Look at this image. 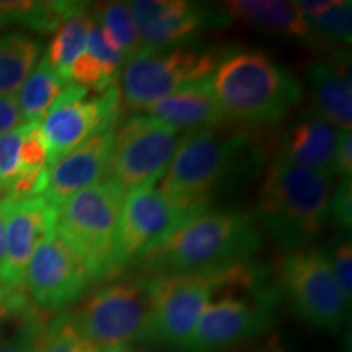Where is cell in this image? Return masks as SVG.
<instances>
[{
    "mask_svg": "<svg viewBox=\"0 0 352 352\" xmlns=\"http://www.w3.org/2000/svg\"><path fill=\"white\" fill-rule=\"evenodd\" d=\"M261 245L263 233L253 215L206 209L186 215L135 264L145 277L199 274L246 263Z\"/></svg>",
    "mask_w": 352,
    "mask_h": 352,
    "instance_id": "1",
    "label": "cell"
},
{
    "mask_svg": "<svg viewBox=\"0 0 352 352\" xmlns=\"http://www.w3.org/2000/svg\"><path fill=\"white\" fill-rule=\"evenodd\" d=\"M259 164L261 151L243 134L189 131L179 139L158 191L186 217L209 209L219 192L256 175Z\"/></svg>",
    "mask_w": 352,
    "mask_h": 352,
    "instance_id": "2",
    "label": "cell"
},
{
    "mask_svg": "<svg viewBox=\"0 0 352 352\" xmlns=\"http://www.w3.org/2000/svg\"><path fill=\"white\" fill-rule=\"evenodd\" d=\"M210 87L226 121L240 126H279L303 98L300 82L284 65L252 50L219 59Z\"/></svg>",
    "mask_w": 352,
    "mask_h": 352,
    "instance_id": "3",
    "label": "cell"
},
{
    "mask_svg": "<svg viewBox=\"0 0 352 352\" xmlns=\"http://www.w3.org/2000/svg\"><path fill=\"white\" fill-rule=\"evenodd\" d=\"M334 176L274 157L259 189L256 222L284 252H298L329 220Z\"/></svg>",
    "mask_w": 352,
    "mask_h": 352,
    "instance_id": "4",
    "label": "cell"
},
{
    "mask_svg": "<svg viewBox=\"0 0 352 352\" xmlns=\"http://www.w3.org/2000/svg\"><path fill=\"white\" fill-rule=\"evenodd\" d=\"M228 294L206 307L191 336L183 344L188 352H223L252 341L272 321V292L263 267L248 264Z\"/></svg>",
    "mask_w": 352,
    "mask_h": 352,
    "instance_id": "5",
    "label": "cell"
},
{
    "mask_svg": "<svg viewBox=\"0 0 352 352\" xmlns=\"http://www.w3.org/2000/svg\"><path fill=\"white\" fill-rule=\"evenodd\" d=\"M126 192L111 179L72 196L57 209L56 232L85 261L91 283L116 277L114 232Z\"/></svg>",
    "mask_w": 352,
    "mask_h": 352,
    "instance_id": "6",
    "label": "cell"
},
{
    "mask_svg": "<svg viewBox=\"0 0 352 352\" xmlns=\"http://www.w3.org/2000/svg\"><path fill=\"white\" fill-rule=\"evenodd\" d=\"M152 311L151 277L116 280L88 297L76 314L74 327L103 352L144 341Z\"/></svg>",
    "mask_w": 352,
    "mask_h": 352,
    "instance_id": "7",
    "label": "cell"
},
{
    "mask_svg": "<svg viewBox=\"0 0 352 352\" xmlns=\"http://www.w3.org/2000/svg\"><path fill=\"white\" fill-rule=\"evenodd\" d=\"M248 264L199 274L151 277L152 311L144 341L183 347L215 294L235 283Z\"/></svg>",
    "mask_w": 352,
    "mask_h": 352,
    "instance_id": "8",
    "label": "cell"
},
{
    "mask_svg": "<svg viewBox=\"0 0 352 352\" xmlns=\"http://www.w3.org/2000/svg\"><path fill=\"white\" fill-rule=\"evenodd\" d=\"M217 63L215 52L189 44L142 50L122 69L121 103L132 111H144L184 87L208 80Z\"/></svg>",
    "mask_w": 352,
    "mask_h": 352,
    "instance_id": "9",
    "label": "cell"
},
{
    "mask_svg": "<svg viewBox=\"0 0 352 352\" xmlns=\"http://www.w3.org/2000/svg\"><path fill=\"white\" fill-rule=\"evenodd\" d=\"M179 131L145 113L114 127L108 178L124 192L155 186L179 144Z\"/></svg>",
    "mask_w": 352,
    "mask_h": 352,
    "instance_id": "10",
    "label": "cell"
},
{
    "mask_svg": "<svg viewBox=\"0 0 352 352\" xmlns=\"http://www.w3.org/2000/svg\"><path fill=\"white\" fill-rule=\"evenodd\" d=\"M279 280L294 310L308 324L336 333L344 327L349 298L329 263L327 250H298L285 254Z\"/></svg>",
    "mask_w": 352,
    "mask_h": 352,
    "instance_id": "11",
    "label": "cell"
},
{
    "mask_svg": "<svg viewBox=\"0 0 352 352\" xmlns=\"http://www.w3.org/2000/svg\"><path fill=\"white\" fill-rule=\"evenodd\" d=\"M120 113L121 96L118 85L90 96L85 87L67 83L38 121L47 148V166L54 165L91 135L116 127Z\"/></svg>",
    "mask_w": 352,
    "mask_h": 352,
    "instance_id": "12",
    "label": "cell"
},
{
    "mask_svg": "<svg viewBox=\"0 0 352 352\" xmlns=\"http://www.w3.org/2000/svg\"><path fill=\"white\" fill-rule=\"evenodd\" d=\"M183 219L184 215L155 186L127 192L114 232L113 263L116 276L157 248Z\"/></svg>",
    "mask_w": 352,
    "mask_h": 352,
    "instance_id": "13",
    "label": "cell"
},
{
    "mask_svg": "<svg viewBox=\"0 0 352 352\" xmlns=\"http://www.w3.org/2000/svg\"><path fill=\"white\" fill-rule=\"evenodd\" d=\"M91 283L83 259L54 232L38 246L25 274L30 297L44 310H60L80 300Z\"/></svg>",
    "mask_w": 352,
    "mask_h": 352,
    "instance_id": "14",
    "label": "cell"
},
{
    "mask_svg": "<svg viewBox=\"0 0 352 352\" xmlns=\"http://www.w3.org/2000/svg\"><path fill=\"white\" fill-rule=\"evenodd\" d=\"M129 8L142 50L184 46L204 30L228 20L222 8L215 10L186 0H134Z\"/></svg>",
    "mask_w": 352,
    "mask_h": 352,
    "instance_id": "15",
    "label": "cell"
},
{
    "mask_svg": "<svg viewBox=\"0 0 352 352\" xmlns=\"http://www.w3.org/2000/svg\"><path fill=\"white\" fill-rule=\"evenodd\" d=\"M8 202L6 256L0 266V285L10 292L25 287L26 267L36 248L54 232L57 209L43 196Z\"/></svg>",
    "mask_w": 352,
    "mask_h": 352,
    "instance_id": "16",
    "label": "cell"
},
{
    "mask_svg": "<svg viewBox=\"0 0 352 352\" xmlns=\"http://www.w3.org/2000/svg\"><path fill=\"white\" fill-rule=\"evenodd\" d=\"M113 138L114 127L98 132L47 166L41 195L44 199L59 209L72 196L104 182L109 171Z\"/></svg>",
    "mask_w": 352,
    "mask_h": 352,
    "instance_id": "17",
    "label": "cell"
},
{
    "mask_svg": "<svg viewBox=\"0 0 352 352\" xmlns=\"http://www.w3.org/2000/svg\"><path fill=\"white\" fill-rule=\"evenodd\" d=\"M227 19H233L261 32L279 34L303 43L318 51H331L329 41L318 36L294 2L279 0H230L222 7Z\"/></svg>",
    "mask_w": 352,
    "mask_h": 352,
    "instance_id": "18",
    "label": "cell"
},
{
    "mask_svg": "<svg viewBox=\"0 0 352 352\" xmlns=\"http://www.w3.org/2000/svg\"><path fill=\"white\" fill-rule=\"evenodd\" d=\"M338 135L340 129L314 109L303 111L284 131L276 155L303 168L331 173Z\"/></svg>",
    "mask_w": 352,
    "mask_h": 352,
    "instance_id": "19",
    "label": "cell"
},
{
    "mask_svg": "<svg viewBox=\"0 0 352 352\" xmlns=\"http://www.w3.org/2000/svg\"><path fill=\"white\" fill-rule=\"evenodd\" d=\"M144 111L168 122L178 131L215 129L227 122L214 96L210 78L184 87L152 103Z\"/></svg>",
    "mask_w": 352,
    "mask_h": 352,
    "instance_id": "20",
    "label": "cell"
},
{
    "mask_svg": "<svg viewBox=\"0 0 352 352\" xmlns=\"http://www.w3.org/2000/svg\"><path fill=\"white\" fill-rule=\"evenodd\" d=\"M320 60L307 70V83L314 98L315 113L340 131L352 127L351 72L344 60Z\"/></svg>",
    "mask_w": 352,
    "mask_h": 352,
    "instance_id": "21",
    "label": "cell"
},
{
    "mask_svg": "<svg viewBox=\"0 0 352 352\" xmlns=\"http://www.w3.org/2000/svg\"><path fill=\"white\" fill-rule=\"evenodd\" d=\"M121 65H124L121 54L108 43L94 16L85 50L70 67L69 80L85 87L87 90L91 88L95 91H104L111 85H116Z\"/></svg>",
    "mask_w": 352,
    "mask_h": 352,
    "instance_id": "22",
    "label": "cell"
},
{
    "mask_svg": "<svg viewBox=\"0 0 352 352\" xmlns=\"http://www.w3.org/2000/svg\"><path fill=\"white\" fill-rule=\"evenodd\" d=\"M94 23V8L85 3L78 7L65 19L54 32L44 57L60 77L69 80V70L77 57L85 50L88 32Z\"/></svg>",
    "mask_w": 352,
    "mask_h": 352,
    "instance_id": "23",
    "label": "cell"
},
{
    "mask_svg": "<svg viewBox=\"0 0 352 352\" xmlns=\"http://www.w3.org/2000/svg\"><path fill=\"white\" fill-rule=\"evenodd\" d=\"M41 44L30 34L0 32V96L15 95L38 64Z\"/></svg>",
    "mask_w": 352,
    "mask_h": 352,
    "instance_id": "24",
    "label": "cell"
},
{
    "mask_svg": "<svg viewBox=\"0 0 352 352\" xmlns=\"http://www.w3.org/2000/svg\"><path fill=\"white\" fill-rule=\"evenodd\" d=\"M67 83L70 82L60 77L43 56L16 95L23 122H36L41 120L57 96L63 94Z\"/></svg>",
    "mask_w": 352,
    "mask_h": 352,
    "instance_id": "25",
    "label": "cell"
},
{
    "mask_svg": "<svg viewBox=\"0 0 352 352\" xmlns=\"http://www.w3.org/2000/svg\"><path fill=\"white\" fill-rule=\"evenodd\" d=\"M78 7L77 2H0V32L21 25L39 33H52Z\"/></svg>",
    "mask_w": 352,
    "mask_h": 352,
    "instance_id": "26",
    "label": "cell"
},
{
    "mask_svg": "<svg viewBox=\"0 0 352 352\" xmlns=\"http://www.w3.org/2000/svg\"><path fill=\"white\" fill-rule=\"evenodd\" d=\"M311 30L323 39L351 44L352 3L349 0H300L294 2Z\"/></svg>",
    "mask_w": 352,
    "mask_h": 352,
    "instance_id": "27",
    "label": "cell"
},
{
    "mask_svg": "<svg viewBox=\"0 0 352 352\" xmlns=\"http://www.w3.org/2000/svg\"><path fill=\"white\" fill-rule=\"evenodd\" d=\"M94 16L104 38L120 52L124 64L139 54L142 46H140L139 28L131 13L129 3H101L94 8Z\"/></svg>",
    "mask_w": 352,
    "mask_h": 352,
    "instance_id": "28",
    "label": "cell"
},
{
    "mask_svg": "<svg viewBox=\"0 0 352 352\" xmlns=\"http://www.w3.org/2000/svg\"><path fill=\"white\" fill-rule=\"evenodd\" d=\"M33 352H103L85 340L74 327L69 314L52 320L47 327H43Z\"/></svg>",
    "mask_w": 352,
    "mask_h": 352,
    "instance_id": "29",
    "label": "cell"
},
{
    "mask_svg": "<svg viewBox=\"0 0 352 352\" xmlns=\"http://www.w3.org/2000/svg\"><path fill=\"white\" fill-rule=\"evenodd\" d=\"M25 135V122L0 138V192L6 195L21 173L20 147Z\"/></svg>",
    "mask_w": 352,
    "mask_h": 352,
    "instance_id": "30",
    "label": "cell"
},
{
    "mask_svg": "<svg viewBox=\"0 0 352 352\" xmlns=\"http://www.w3.org/2000/svg\"><path fill=\"white\" fill-rule=\"evenodd\" d=\"M329 263H331L334 274L340 280L342 290L351 300L352 292V245L349 235H340L333 241L331 250L327 252Z\"/></svg>",
    "mask_w": 352,
    "mask_h": 352,
    "instance_id": "31",
    "label": "cell"
},
{
    "mask_svg": "<svg viewBox=\"0 0 352 352\" xmlns=\"http://www.w3.org/2000/svg\"><path fill=\"white\" fill-rule=\"evenodd\" d=\"M329 220L349 232L352 226V184L349 179H341L334 188L331 204H329Z\"/></svg>",
    "mask_w": 352,
    "mask_h": 352,
    "instance_id": "32",
    "label": "cell"
},
{
    "mask_svg": "<svg viewBox=\"0 0 352 352\" xmlns=\"http://www.w3.org/2000/svg\"><path fill=\"white\" fill-rule=\"evenodd\" d=\"M41 328L38 320L26 316L23 324L15 333L0 341V352H33L34 341Z\"/></svg>",
    "mask_w": 352,
    "mask_h": 352,
    "instance_id": "33",
    "label": "cell"
},
{
    "mask_svg": "<svg viewBox=\"0 0 352 352\" xmlns=\"http://www.w3.org/2000/svg\"><path fill=\"white\" fill-rule=\"evenodd\" d=\"M331 173L334 178L349 179L352 175V135L351 131H340L336 151H334Z\"/></svg>",
    "mask_w": 352,
    "mask_h": 352,
    "instance_id": "34",
    "label": "cell"
},
{
    "mask_svg": "<svg viewBox=\"0 0 352 352\" xmlns=\"http://www.w3.org/2000/svg\"><path fill=\"white\" fill-rule=\"evenodd\" d=\"M23 124L16 95L0 96V138Z\"/></svg>",
    "mask_w": 352,
    "mask_h": 352,
    "instance_id": "35",
    "label": "cell"
},
{
    "mask_svg": "<svg viewBox=\"0 0 352 352\" xmlns=\"http://www.w3.org/2000/svg\"><path fill=\"white\" fill-rule=\"evenodd\" d=\"M25 307L23 296L19 292H10L0 285V323L8 318L12 314L21 310Z\"/></svg>",
    "mask_w": 352,
    "mask_h": 352,
    "instance_id": "36",
    "label": "cell"
},
{
    "mask_svg": "<svg viewBox=\"0 0 352 352\" xmlns=\"http://www.w3.org/2000/svg\"><path fill=\"white\" fill-rule=\"evenodd\" d=\"M7 215H8V202L6 197H0V266H2L3 256H6Z\"/></svg>",
    "mask_w": 352,
    "mask_h": 352,
    "instance_id": "37",
    "label": "cell"
},
{
    "mask_svg": "<svg viewBox=\"0 0 352 352\" xmlns=\"http://www.w3.org/2000/svg\"><path fill=\"white\" fill-rule=\"evenodd\" d=\"M252 352H287V351H285L283 342L279 341V338L272 336L271 340H267L263 346H259L258 349H254Z\"/></svg>",
    "mask_w": 352,
    "mask_h": 352,
    "instance_id": "38",
    "label": "cell"
},
{
    "mask_svg": "<svg viewBox=\"0 0 352 352\" xmlns=\"http://www.w3.org/2000/svg\"><path fill=\"white\" fill-rule=\"evenodd\" d=\"M111 352H135V351H131L129 347H124V349H118V351H111Z\"/></svg>",
    "mask_w": 352,
    "mask_h": 352,
    "instance_id": "39",
    "label": "cell"
}]
</instances>
